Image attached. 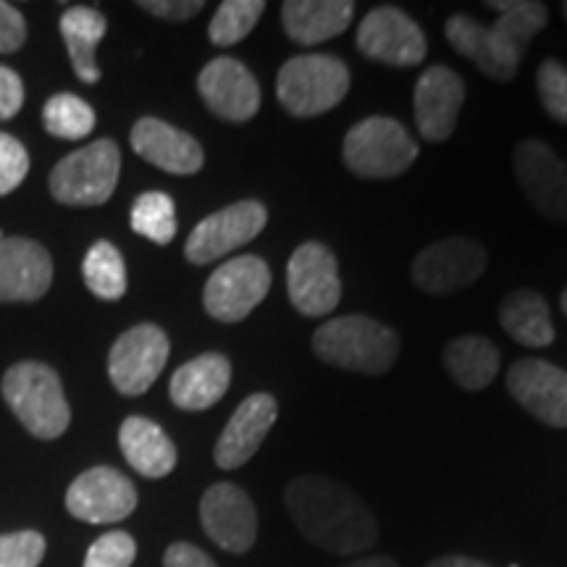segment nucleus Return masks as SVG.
<instances>
[{
    "label": "nucleus",
    "mask_w": 567,
    "mask_h": 567,
    "mask_svg": "<svg viewBox=\"0 0 567 567\" xmlns=\"http://www.w3.org/2000/svg\"><path fill=\"white\" fill-rule=\"evenodd\" d=\"M30 174V155L17 137L0 132V197L11 195Z\"/></svg>",
    "instance_id": "36"
},
{
    "label": "nucleus",
    "mask_w": 567,
    "mask_h": 567,
    "mask_svg": "<svg viewBox=\"0 0 567 567\" xmlns=\"http://www.w3.org/2000/svg\"><path fill=\"white\" fill-rule=\"evenodd\" d=\"M425 567H492V565L481 563V559H473V557L450 555V557H439V559H434V563L425 565Z\"/></svg>",
    "instance_id": "41"
},
{
    "label": "nucleus",
    "mask_w": 567,
    "mask_h": 567,
    "mask_svg": "<svg viewBox=\"0 0 567 567\" xmlns=\"http://www.w3.org/2000/svg\"><path fill=\"white\" fill-rule=\"evenodd\" d=\"M358 51L386 66H417L429 53V42L413 17L394 6H379L368 11L358 27Z\"/></svg>",
    "instance_id": "13"
},
{
    "label": "nucleus",
    "mask_w": 567,
    "mask_h": 567,
    "mask_svg": "<svg viewBox=\"0 0 567 567\" xmlns=\"http://www.w3.org/2000/svg\"><path fill=\"white\" fill-rule=\"evenodd\" d=\"M536 90L544 111L559 124H567V66L547 59L536 71Z\"/></svg>",
    "instance_id": "33"
},
{
    "label": "nucleus",
    "mask_w": 567,
    "mask_h": 567,
    "mask_svg": "<svg viewBox=\"0 0 567 567\" xmlns=\"http://www.w3.org/2000/svg\"><path fill=\"white\" fill-rule=\"evenodd\" d=\"M197 90H200L203 101L208 109L224 122L243 124L258 113L260 101V84L255 74L245 66L243 61L229 59H213L208 66L197 76Z\"/></svg>",
    "instance_id": "18"
},
{
    "label": "nucleus",
    "mask_w": 567,
    "mask_h": 567,
    "mask_svg": "<svg viewBox=\"0 0 567 567\" xmlns=\"http://www.w3.org/2000/svg\"><path fill=\"white\" fill-rule=\"evenodd\" d=\"M24 105V82L17 71L0 66V122H9Z\"/></svg>",
    "instance_id": "38"
},
{
    "label": "nucleus",
    "mask_w": 567,
    "mask_h": 567,
    "mask_svg": "<svg viewBox=\"0 0 567 567\" xmlns=\"http://www.w3.org/2000/svg\"><path fill=\"white\" fill-rule=\"evenodd\" d=\"M66 509L76 520L109 526L137 509V488L116 467H90L69 486Z\"/></svg>",
    "instance_id": "14"
},
{
    "label": "nucleus",
    "mask_w": 567,
    "mask_h": 567,
    "mask_svg": "<svg viewBox=\"0 0 567 567\" xmlns=\"http://www.w3.org/2000/svg\"><path fill=\"white\" fill-rule=\"evenodd\" d=\"M499 323L523 347H549L555 342L549 305L534 289L509 292L499 305Z\"/></svg>",
    "instance_id": "27"
},
{
    "label": "nucleus",
    "mask_w": 567,
    "mask_h": 567,
    "mask_svg": "<svg viewBox=\"0 0 567 567\" xmlns=\"http://www.w3.org/2000/svg\"><path fill=\"white\" fill-rule=\"evenodd\" d=\"M3 400L19 423L38 439H59L71 423L63 384L53 368L42 363H17L3 375Z\"/></svg>",
    "instance_id": "4"
},
{
    "label": "nucleus",
    "mask_w": 567,
    "mask_h": 567,
    "mask_svg": "<svg viewBox=\"0 0 567 567\" xmlns=\"http://www.w3.org/2000/svg\"><path fill=\"white\" fill-rule=\"evenodd\" d=\"M499 350L484 337H460L446 344L444 368L467 392H481L499 373Z\"/></svg>",
    "instance_id": "28"
},
{
    "label": "nucleus",
    "mask_w": 567,
    "mask_h": 567,
    "mask_svg": "<svg viewBox=\"0 0 567 567\" xmlns=\"http://www.w3.org/2000/svg\"><path fill=\"white\" fill-rule=\"evenodd\" d=\"M132 229L155 245H168L176 237V208L166 193H145L132 205Z\"/></svg>",
    "instance_id": "31"
},
{
    "label": "nucleus",
    "mask_w": 567,
    "mask_h": 567,
    "mask_svg": "<svg viewBox=\"0 0 567 567\" xmlns=\"http://www.w3.org/2000/svg\"><path fill=\"white\" fill-rule=\"evenodd\" d=\"M132 147L140 158L174 176H193L203 168V145L193 134L176 130L161 118L145 116L132 126Z\"/></svg>",
    "instance_id": "22"
},
{
    "label": "nucleus",
    "mask_w": 567,
    "mask_h": 567,
    "mask_svg": "<svg viewBox=\"0 0 567 567\" xmlns=\"http://www.w3.org/2000/svg\"><path fill=\"white\" fill-rule=\"evenodd\" d=\"M350 92V69L329 53L295 55L279 69L276 97L297 118H313L337 109Z\"/></svg>",
    "instance_id": "5"
},
{
    "label": "nucleus",
    "mask_w": 567,
    "mask_h": 567,
    "mask_svg": "<svg viewBox=\"0 0 567 567\" xmlns=\"http://www.w3.org/2000/svg\"><path fill=\"white\" fill-rule=\"evenodd\" d=\"M118 446H122L126 463L145 478H163L176 467L174 442L151 417H126L118 429Z\"/></svg>",
    "instance_id": "25"
},
{
    "label": "nucleus",
    "mask_w": 567,
    "mask_h": 567,
    "mask_svg": "<svg viewBox=\"0 0 567 567\" xmlns=\"http://www.w3.org/2000/svg\"><path fill=\"white\" fill-rule=\"evenodd\" d=\"M200 523L210 542L231 551L245 555L258 538V513L245 488L234 484H213L200 499Z\"/></svg>",
    "instance_id": "16"
},
{
    "label": "nucleus",
    "mask_w": 567,
    "mask_h": 567,
    "mask_svg": "<svg viewBox=\"0 0 567 567\" xmlns=\"http://www.w3.org/2000/svg\"><path fill=\"white\" fill-rule=\"evenodd\" d=\"M231 384V363L221 352H205L200 358L189 360L176 368L168 384L172 402L179 410L200 413L221 402L226 389Z\"/></svg>",
    "instance_id": "23"
},
{
    "label": "nucleus",
    "mask_w": 567,
    "mask_h": 567,
    "mask_svg": "<svg viewBox=\"0 0 567 567\" xmlns=\"http://www.w3.org/2000/svg\"><path fill=\"white\" fill-rule=\"evenodd\" d=\"M27 40V21L19 9L0 0V53H17Z\"/></svg>",
    "instance_id": "37"
},
{
    "label": "nucleus",
    "mask_w": 567,
    "mask_h": 567,
    "mask_svg": "<svg viewBox=\"0 0 567 567\" xmlns=\"http://www.w3.org/2000/svg\"><path fill=\"white\" fill-rule=\"evenodd\" d=\"M268 210L258 200H239L205 216L184 243L189 264H216L239 247L252 243L266 229Z\"/></svg>",
    "instance_id": "10"
},
{
    "label": "nucleus",
    "mask_w": 567,
    "mask_h": 567,
    "mask_svg": "<svg viewBox=\"0 0 567 567\" xmlns=\"http://www.w3.org/2000/svg\"><path fill=\"white\" fill-rule=\"evenodd\" d=\"M122 174V151L113 140H95L66 155L51 174V195L63 205L92 208L116 193Z\"/></svg>",
    "instance_id": "7"
},
{
    "label": "nucleus",
    "mask_w": 567,
    "mask_h": 567,
    "mask_svg": "<svg viewBox=\"0 0 567 567\" xmlns=\"http://www.w3.org/2000/svg\"><path fill=\"white\" fill-rule=\"evenodd\" d=\"M137 557V544L126 530H111L92 542L82 567H132Z\"/></svg>",
    "instance_id": "34"
},
{
    "label": "nucleus",
    "mask_w": 567,
    "mask_h": 567,
    "mask_svg": "<svg viewBox=\"0 0 567 567\" xmlns=\"http://www.w3.org/2000/svg\"><path fill=\"white\" fill-rule=\"evenodd\" d=\"M45 536L38 530H17L0 536V567H38L45 557Z\"/></svg>",
    "instance_id": "35"
},
{
    "label": "nucleus",
    "mask_w": 567,
    "mask_h": 567,
    "mask_svg": "<svg viewBox=\"0 0 567 567\" xmlns=\"http://www.w3.org/2000/svg\"><path fill=\"white\" fill-rule=\"evenodd\" d=\"M488 6L499 11V19L492 27L457 13L446 19L444 34L460 55L476 63L481 74L496 82H509L515 80L528 42L547 27L549 13L547 6L536 0H492Z\"/></svg>",
    "instance_id": "2"
},
{
    "label": "nucleus",
    "mask_w": 567,
    "mask_h": 567,
    "mask_svg": "<svg viewBox=\"0 0 567 567\" xmlns=\"http://www.w3.org/2000/svg\"><path fill=\"white\" fill-rule=\"evenodd\" d=\"M352 0H287L281 6V24L297 45H321L334 40L352 24Z\"/></svg>",
    "instance_id": "24"
},
{
    "label": "nucleus",
    "mask_w": 567,
    "mask_h": 567,
    "mask_svg": "<svg viewBox=\"0 0 567 567\" xmlns=\"http://www.w3.org/2000/svg\"><path fill=\"white\" fill-rule=\"evenodd\" d=\"M3 239H6V231H3V229H0V243H3Z\"/></svg>",
    "instance_id": "44"
},
{
    "label": "nucleus",
    "mask_w": 567,
    "mask_h": 567,
    "mask_svg": "<svg viewBox=\"0 0 567 567\" xmlns=\"http://www.w3.org/2000/svg\"><path fill=\"white\" fill-rule=\"evenodd\" d=\"M51 284L53 260L45 247L27 237L0 243V302H34Z\"/></svg>",
    "instance_id": "21"
},
{
    "label": "nucleus",
    "mask_w": 567,
    "mask_h": 567,
    "mask_svg": "<svg viewBox=\"0 0 567 567\" xmlns=\"http://www.w3.org/2000/svg\"><path fill=\"white\" fill-rule=\"evenodd\" d=\"M513 166L528 203L549 221H567V163L542 140H523Z\"/></svg>",
    "instance_id": "15"
},
{
    "label": "nucleus",
    "mask_w": 567,
    "mask_h": 567,
    "mask_svg": "<svg viewBox=\"0 0 567 567\" xmlns=\"http://www.w3.org/2000/svg\"><path fill=\"white\" fill-rule=\"evenodd\" d=\"M168 352H172V344H168L166 331L161 326H132L111 347L109 375L113 386L126 396L145 394L166 368Z\"/></svg>",
    "instance_id": "12"
},
{
    "label": "nucleus",
    "mask_w": 567,
    "mask_h": 567,
    "mask_svg": "<svg viewBox=\"0 0 567 567\" xmlns=\"http://www.w3.org/2000/svg\"><path fill=\"white\" fill-rule=\"evenodd\" d=\"M486 250L471 237L439 239L413 260L415 287L425 295H450L471 287L486 271Z\"/></svg>",
    "instance_id": "11"
},
{
    "label": "nucleus",
    "mask_w": 567,
    "mask_h": 567,
    "mask_svg": "<svg viewBox=\"0 0 567 567\" xmlns=\"http://www.w3.org/2000/svg\"><path fill=\"white\" fill-rule=\"evenodd\" d=\"M287 295L300 316L323 318L334 313L342 300L337 255L323 243L297 247L287 264Z\"/></svg>",
    "instance_id": "9"
},
{
    "label": "nucleus",
    "mask_w": 567,
    "mask_h": 567,
    "mask_svg": "<svg viewBox=\"0 0 567 567\" xmlns=\"http://www.w3.org/2000/svg\"><path fill=\"white\" fill-rule=\"evenodd\" d=\"M271 289V268L258 255H239L226 260L205 284L203 305L210 318L239 323L266 300Z\"/></svg>",
    "instance_id": "8"
},
{
    "label": "nucleus",
    "mask_w": 567,
    "mask_h": 567,
    "mask_svg": "<svg viewBox=\"0 0 567 567\" xmlns=\"http://www.w3.org/2000/svg\"><path fill=\"white\" fill-rule=\"evenodd\" d=\"M163 567H218L200 547L187 542H176L163 555Z\"/></svg>",
    "instance_id": "40"
},
{
    "label": "nucleus",
    "mask_w": 567,
    "mask_h": 567,
    "mask_svg": "<svg viewBox=\"0 0 567 567\" xmlns=\"http://www.w3.org/2000/svg\"><path fill=\"white\" fill-rule=\"evenodd\" d=\"M82 276L87 289L101 300L116 302L126 295V264L124 255L118 252L116 245L95 243L84 255L82 264Z\"/></svg>",
    "instance_id": "29"
},
{
    "label": "nucleus",
    "mask_w": 567,
    "mask_h": 567,
    "mask_svg": "<svg viewBox=\"0 0 567 567\" xmlns=\"http://www.w3.org/2000/svg\"><path fill=\"white\" fill-rule=\"evenodd\" d=\"M313 352L326 365L342 371L381 375L394 365L400 354V337L394 329L368 316L331 318L318 326Z\"/></svg>",
    "instance_id": "3"
},
{
    "label": "nucleus",
    "mask_w": 567,
    "mask_h": 567,
    "mask_svg": "<svg viewBox=\"0 0 567 567\" xmlns=\"http://www.w3.org/2000/svg\"><path fill=\"white\" fill-rule=\"evenodd\" d=\"M284 499L300 534L331 555H363L379 538L371 509L337 481L300 476L287 486Z\"/></svg>",
    "instance_id": "1"
},
{
    "label": "nucleus",
    "mask_w": 567,
    "mask_h": 567,
    "mask_svg": "<svg viewBox=\"0 0 567 567\" xmlns=\"http://www.w3.org/2000/svg\"><path fill=\"white\" fill-rule=\"evenodd\" d=\"M465 103V82L457 71L431 66L415 84V124L421 137L429 142H446L457 126Z\"/></svg>",
    "instance_id": "19"
},
{
    "label": "nucleus",
    "mask_w": 567,
    "mask_h": 567,
    "mask_svg": "<svg viewBox=\"0 0 567 567\" xmlns=\"http://www.w3.org/2000/svg\"><path fill=\"white\" fill-rule=\"evenodd\" d=\"M109 21L97 9L90 6H74V9L63 11L61 17V38L66 42V51L74 66L76 76L84 84L101 82V69H97L95 51L105 38Z\"/></svg>",
    "instance_id": "26"
},
{
    "label": "nucleus",
    "mask_w": 567,
    "mask_h": 567,
    "mask_svg": "<svg viewBox=\"0 0 567 567\" xmlns=\"http://www.w3.org/2000/svg\"><path fill=\"white\" fill-rule=\"evenodd\" d=\"M344 567H400V565H396L392 557H386V555H375V557L354 559V563L344 565Z\"/></svg>",
    "instance_id": "42"
},
{
    "label": "nucleus",
    "mask_w": 567,
    "mask_h": 567,
    "mask_svg": "<svg viewBox=\"0 0 567 567\" xmlns=\"http://www.w3.org/2000/svg\"><path fill=\"white\" fill-rule=\"evenodd\" d=\"M42 124L48 134L59 140H82L95 130V111L82 97L71 92H59L42 109Z\"/></svg>",
    "instance_id": "30"
},
{
    "label": "nucleus",
    "mask_w": 567,
    "mask_h": 567,
    "mask_svg": "<svg viewBox=\"0 0 567 567\" xmlns=\"http://www.w3.org/2000/svg\"><path fill=\"white\" fill-rule=\"evenodd\" d=\"M559 305H563V313L567 316V289L563 292V302H559Z\"/></svg>",
    "instance_id": "43"
},
{
    "label": "nucleus",
    "mask_w": 567,
    "mask_h": 567,
    "mask_svg": "<svg viewBox=\"0 0 567 567\" xmlns=\"http://www.w3.org/2000/svg\"><path fill=\"white\" fill-rule=\"evenodd\" d=\"M342 158L363 179H394L417 158V145L392 116H368L347 132Z\"/></svg>",
    "instance_id": "6"
},
{
    "label": "nucleus",
    "mask_w": 567,
    "mask_h": 567,
    "mask_svg": "<svg viewBox=\"0 0 567 567\" xmlns=\"http://www.w3.org/2000/svg\"><path fill=\"white\" fill-rule=\"evenodd\" d=\"M264 0H226V3L218 6L216 17L210 19V42L218 48L237 45V42H243L255 30V24L264 17Z\"/></svg>",
    "instance_id": "32"
},
{
    "label": "nucleus",
    "mask_w": 567,
    "mask_h": 567,
    "mask_svg": "<svg viewBox=\"0 0 567 567\" xmlns=\"http://www.w3.org/2000/svg\"><path fill=\"white\" fill-rule=\"evenodd\" d=\"M140 9H145L153 17L166 19V21H184L193 19L205 9L203 0H142Z\"/></svg>",
    "instance_id": "39"
},
{
    "label": "nucleus",
    "mask_w": 567,
    "mask_h": 567,
    "mask_svg": "<svg viewBox=\"0 0 567 567\" xmlns=\"http://www.w3.org/2000/svg\"><path fill=\"white\" fill-rule=\"evenodd\" d=\"M507 392L551 429H567V371L538 358H523L507 371Z\"/></svg>",
    "instance_id": "17"
},
{
    "label": "nucleus",
    "mask_w": 567,
    "mask_h": 567,
    "mask_svg": "<svg viewBox=\"0 0 567 567\" xmlns=\"http://www.w3.org/2000/svg\"><path fill=\"white\" fill-rule=\"evenodd\" d=\"M563 13H565V19H567V3H563Z\"/></svg>",
    "instance_id": "45"
},
{
    "label": "nucleus",
    "mask_w": 567,
    "mask_h": 567,
    "mask_svg": "<svg viewBox=\"0 0 567 567\" xmlns=\"http://www.w3.org/2000/svg\"><path fill=\"white\" fill-rule=\"evenodd\" d=\"M279 417V402L274 394L255 392L234 410V415L226 423V429L218 436L213 460L224 471H237L245 463H250L260 444L266 442L268 431L274 429Z\"/></svg>",
    "instance_id": "20"
}]
</instances>
